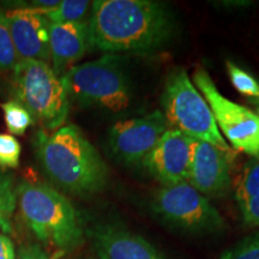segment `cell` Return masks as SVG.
<instances>
[{"mask_svg":"<svg viewBox=\"0 0 259 259\" xmlns=\"http://www.w3.org/2000/svg\"><path fill=\"white\" fill-rule=\"evenodd\" d=\"M88 22L90 46L108 54L150 53L171 34L166 6L150 0H96Z\"/></svg>","mask_w":259,"mask_h":259,"instance_id":"1","label":"cell"},{"mask_svg":"<svg viewBox=\"0 0 259 259\" xmlns=\"http://www.w3.org/2000/svg\"><path fill=\"white\" fill-rule=\"evenodd\" d=\"M34 145L42 170L65 192L88 197L105 189L108 168L76 125L61 126L52 134L41 130Z\"/></svg>","mask_w":259,"mask_h":259,"instance_id":"2","label":"cell"},{"mask_svg":"<svg viewBox=\"0 0 259 259\" xmlns=\"http://www.w3.org/2000/svg\"><path fill=\"white\" fill-rule=\"evenodd\" d=\"M16 196L22 218L42 245L67 253L82 244L78 213L60 192L46 184L22 181Z\"/></svg>","mask_w":259,"mask_h":259,"instance_id":"3","label":"cell"},{"mask_svg":"<svg viewBox=\"0 0 259 259\" xmlns=\"http://www.w3.org/2000/svg\"><path fill=\"white\" fill-rule=\"evenodd\" d=\"M10 92L42 131H57L69 115L70 99L63 80L44 61L19 60L12 70Z\"/></svg>","mask_w":259,"mask_h":259,"instance_id":"4","label":"cell"},{"mask_svg":"<svg viewBox=\"0 0 259 259\" xmlns=\"http://www.w3.org/2000/svg\"><path fill=\"white\" fill-rule=\"evenodd\" d=\"M69 99L85 107L119 113L131 103V89L120 57L106 54L73 67L60 77Z\"/></svg>","mask_w":259,"mask_h":259,"instance_id":"5","label":"cell"},{"mask_svg":"<svg viewBox=\"0 0 259 259\" xmlns=\"http://www.w3.org/2000/svg\"><path fill=\"white\" fill-rule=\"evenodd\" d=\"M163 115L171 128L190 138L205 142L231 154V147L220 132L208 102L191 82L185 70L173 71L162 95Z\"/></svg>","mask_w":259,"mask_h":259,"instance_id":"6","label":"cell"},{"mask_svg":"<svg viewBox=\"0 0 259 259\" xmlns=\"http://www.w3.org/2000/svg\"><path fill=\"white\" fill-rule=\"evenodd\" d=\"M153 210L168 225L194 234L216 233L225 227L221 213L187 181L162 186L154 196Z\"/></svg>","mask_w":259,"mask_h":259,"instance_id":"7","label":"cell"},{"mask_svg":"<svg viewBox=\"0 0 259 259\" xmlns=\"http://www.w3.org/2000/svg\"><path fill=\"white\" fill-rule=\"evenodd\" d=\"M193 82L208 102L216 125L235 150L259 157V115L223 96L208 71L197 69Z\"/></svg>","mask_w":259,"mask_h":259,"instance_id":"8","label":"cell"},{"mask_svg":"<svg viewBox=\"0 0 259 259\" xmlns=\"http://www.w3.org/2000/svg\"><path fill=\"white\" fill-rule=\"evenodd\" d=\"M168 130L161 111L115 122L109 131L113 154L128 164L138 163L150 153Z\"/></svg>","mask_w":259,"mask_h":259,"instance_id":"9","label":"cell"},{"mask_svg":"<svg viewBox=\"0 0 259 259\" xmlns=\"http://www.w3.org/2000/svg\"><path fill=\"white\" fill-rule=\"evenodd\" d=\"M192 138L174 128H168L142 163L162 186L187 181Z\"/></svg>","mask_w":259,"mask_h":259,"instance_id":"10","label":"cell"},{"mask_svg":"<svg viewBox=\"0 0 259 259\" xmlns=\"http://www.w3.org/2000/svg\"><path fill=\"white\" fill-rule=\"evenodd\" d=\"M229 154L192 138L187 183L203 196H219L231 187Z\"/></svg>","mask_w":259,"mask_h":259,"instance_id":"11","label":"cell"},{"mask_svg":"<svg viewBox=\"0 0 259 259\" xmlns=\"http://www.w3.org/2000/svg\"><path fill=\"white\" fill-rule=\"evenodd\" d=\"M10 31L19 60L51 61L50 21L35 10L15 5L6 11Z\"/></svg>","mask_w":259,"mask_h":259,"instance_id":"12","label":"cell"},{"mask_svg":"<svg viewBox=\"0 0 259 259\" xmlns=\"http://www.w3.org/2000/svg\"><path fill=\"white\" fill-rule=\"evenodd\" d=\"M100 259H164L141 235L115 225H100L90 232Z\"/></svg>","mask_w":259,"mask_h":259,"instance_id":"13","label":"cell"},{"mask_svg":"<svg viewBox=\"0 0 259 259\" xmlns=\"http://www.w3.org/2000/svg\"><path fill=\"white\" fill-rule=\"evenodd\" d=\"M90 46L89 22L50 23L52 69L61 77L85 56Z\"/></svg>","mask_w":259,"mask_h":259,"instance_id":"14","label":"cell"},{"mask_svg":"<svg viewBox=\"0 0 259 259\" xmlns=\"http://www.w3.org/2000/svg\"><path fill=\"white\" fill-rule=\"evenodd\" d=\"M235 199L246 225L259 226V157L245 164L236 183Z\"/></svg>","mask_w":259,"mask_h":259,"instance_id":"15","label":"cell"},{"mask_svg":"<svg viewBox=\"0 0 259 259\" xmlns=\"http://www.w3.org/2000/svg\"><path fill=\"white\" fill-rule=\"evenodd\" d=\"M92 3L88 0H63L57 8L42 12L50 23H79L87 22Z\"/></svg>","mask_w":259,"mask_h":259,"instance_id":"16","label":"cell"},{"mask_svg":"<svg viewBox=\"0 0 259 259\" xmlns=\"http://www.w3.org/2000/svg\"><path fill=\"white\" fill-rule=\"evenodd\" d=\"M0 108L4 113V120L8 131L11 135L22 136L34 124V119L21 103L15 100L0 103Z\"/></svg>","mask_w":259,"mask_h":259,"instance_id":"17","label":"cell"},{"mask_svg":"<svg viewBox=\"0 0 259 259\" xmlns=\"http://www.w3.org/2000/svg\"><path fill=\"white\" fill-rule=\"evenodd\" d=\"M17 204L12 178L0 173V231L12 233L11 218Z\"/></svg>","mask_w":259,"mask_h":259,"instance_id":"18","label":"cell"},{"mask_svg":"<svg viewBox=\"0 0 259 259\" xmlns=\"http://www.w3.org/2000/svg\"><path fill=\"white\" fill-rule=\"evenodd\" d=\"M19 61L16 53L9 22L6 18V11L0 5V69L12 71Z\"/></svg>","mask_w":259,"mask_h":259,"instance_id":"19","label":"cell"},{"mask_svg":"<svg viewBox=\"0 0 259 259\" xmlns=\"http://www.w3.org/2000/svg\"><path fill=\"white\" fill-rule=\"evenodd\" d=\"M226 65L227 72H228L233 87L239 93L245 96L259 97V82L252 74L236 66L232 61H227Z\"/></svg>","mask_w":259,"mask_h":259,"instance_id":"20","label":"cell"},{"mask_svg":"<svg viewBox=\"0 0 259 259\" xmlns=\"http://www.w3.org/2000/svg\"><path fill=\"white\" fill-rule=\"evenodd\" d=\"M22 154V145L12 135L0 132V168H17Z\"/></svg>","mask_w":259,"mask_h":259,"instance_id":"21","label":"cell"},{"mask_svg":"<svg viewBox=\"0 0 259 259\" xmlns=\"http://www.w3.org/2000/svg\"><path fill=\"white\" fill-rule=\"evenodd\" d=\"M220 259H259V233L225 252Z\"/></svg>","mask_w":259,"mask_h":259,"instance_id":"22","label":"cell"},{"mask_svg":"<svg viewBox=\"0 0 259 259\" xmlns=\"http://www.w3.org/2000/svg\"><path fill=\"white\" fill-rule=\"evenodd\" d=\"M18 259H51L41 246L30 244L25 245L19 250Z\"/></svg>","mask_w":259,"mask_h":259,"instance_id":"23","label":"cell"},{"mask_svg":"<svg viewBox=\"0 0 259 259\" xmlns=\"http://www.w3.org/2000/svg\"><path fill=\"white\" fill-rule=\"evenodd\" d=\"M16 252L14 242L4 234H0V259H15Z\"/></svg>","mask_w":259,"mask_h":259,"instance_id":"24","label":"cell"},{"mask_svg":"<svg viewBox=\"0 0 259 259\" xmlns=\"http://www.w3.org/2000/svg\"><path fill=\"white\" fill-rule=\"evenodd\" d=\"M258 113H259V112H258Z\"/></svg>","mask_w":259,"mask_h":259,"instance_id":"25","label":"cell"}]
</instances>
